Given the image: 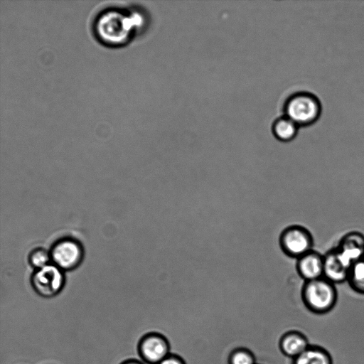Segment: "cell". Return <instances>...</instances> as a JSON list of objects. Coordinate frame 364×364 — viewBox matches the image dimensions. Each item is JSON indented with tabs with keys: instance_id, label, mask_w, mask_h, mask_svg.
Here are the masks:
<instances>
[{
	"instance_id": "cell-1",
	"label": "cell",
	"mask_w": 364,
	"mask_h": 364,
	"mask_svg": "<svg viewBox=\"0 0 364 364\" xmlns=\"http://www.w3.org/2000/svg\"><path fill=\"white\" fill-rule=\"evenodd\" d=\"M147 25L146 14L136 7L110 6L96 14L92 33L96 40L109 48L126 46Z\"/></svg>"
},
{
	"instance_id": "cell-2",
	"label": "cell",
	"mask_w": 364,
	"mask_h": 364,
	"mask_svg": "<svg viewBox=\"0 0 364 364\" xmlns=\"http://www.w3.org/2000/svg\"><path fill=\"white\" fill-rule=\"evenodd\" d=\"M338 296L336 285L324 277L304 282L301 290L304 304L316 314L330 311L335 306Z\"/></svg>"
},
{
	"instance_id": "cell-3",
	"label": "cell",
	"mask_w": 364,
	"mask_h": 364,
	"mask_svg": "<svg viewBox=\"0 0 364 364\" xmlns=\"http://www.w3.org/2000/svg\"><path fill=\"white\" fill-rule=\"evenodd\" d=\"M286 117L299 127L309 126L320 117L322 110L319 99L307 92H297L291 95L285 104Z\"/></svg>"
},
{
	"instance_id": "cell-4",
	"label": "cell",
	"mask_w": 364,
	"mask_h": 364,
	"mask_svg": "<svg viewBox=\"0 0 364 364\" xmlns=\"http://www.w3.org/2000/svg\"><path fill=\"white\" fill-rule=\"evenodd\" d=\"M279 244L285 255L296 259L314 250L311 232L299 225L286 228L280 235Z\"/></svg>"
},
{
	"instance_id": "cell-5",
	"label": "cell",
	"mask_w": 364,
	"mask_h": 364,
	"mask_svg": "<svg viewBox=\"0 0 364 364\" xmlns=\"http://www.w3.org/2000/svg\"><path fill=\"white\" fill-rule=\"evenodd\" d=\"M137 352L146 364H159L171 353L168 340L158 332H149L142 336L137 344Z\"/></svg>"
},
{
	"instance_id": "cell-6",
	"label": "cell",
	"mask_w": 364,
	"mask_h": 364,
	"mask_svg": "<svg viewBox=\"0 0 364 364\" xmlns=\"http://www.w3.org/2000/svg\"><path fill=\"white\" fill-rule=\"evenodd\" d=\"M63 284V274L60 269L55 265L48 264L39 269L32 277L34 290L45 298L56 296L62 289Z\"/></svg>"
},
{
	"instance_id": "cell-7",
	"label": "cell",
	"mask_w": 364,
	"mask_h": 364,
	"mask_svg": "<svg viewBox=\"0 0 364 364\" xmlns=\"http://www.w3.org/2000/svg\"><path fill=\"white\" fill-rule=\"evenodd\" d=\"M82 253V247L77 242L65 239L53 246L50 257L60 269H71L80 263Z\"/></svg>"
},
{
	"instance_id": "cell-8",
	"label": "cell",
	"mask_w": 364,
	"mask_h": 364,
	"mask_svg": "<svg viewBox=\"0 0 364 364\" xmlns=\"http://www.w3.org/2000/svg\"><path fill=\"white\" fill-rule=\"evenodd\" d=\"M350 267L336 247L323 255V277L336 285L347 282Z\"/></svg>"
},
{
	"instance_id": "cell-9",
	"label": "cell",
	"mask_w": 364,
	"mask_h": 364,
	"mask_svg": "<svg viewBox=\"0 0 364 364\" xmlns=\"http://www.w3.org/2000/svg\"><path fill=\"white\" fill-rule=\"evenodd\" d=\"M341 256L350 265L364 257V234L353 230L346 233L336 247Z\"/></svg>"
},
{
	"instance_id": "cell-10",
	"label": "cell",
	"mask_w": 364,
	"mask_h": 364,
	"mask_svg": "<svg viewBox=\"0 0 364 364\" xmlns=\"http://www.w3.org/2000/svg\"><path fill=\"white\" fill-rule=\"evenodd\" d=\"M296 267L304 282L323 277V255L312 250L297 259Z\"/></svg>"
},
{
	"instance_id": "cell-11",
	"label": "cell",
	"mask_w": 364,
	"mask_h": 364,
	"mask_svg": "<svg viewBox=\"0 0 364 364\" xmlns=\"http://www.w3.org/2000/svg\"><path fill=\"white\" fill-rule=\"evenodd\" d=\"M309 346L307 338L296 330H287L282 335L279 341L281 353L289 359H294Z\"/></svg>"
},
{
	"instance_id": "cell-12",
	"label": "cell",
	"mask_w": 364,
	"mask_h": 364,
	"mask_svg": "<svg viewBox=\"0 0 364 364\" xmlns=\"http://www.w3.org/2000/svg\"><path fill=\"white\" fill-rule=\"evenodd\" d=\"M291 364H331V359L324 349L309 346L302 353L291 360Z\"/></svg>"
},
{
	"instance_id": "cell-13",
	"label": "cell",
	"mask_w": 364,
	"mask_h": 364,
	"mask_svg": "<svg viewBox=\"0 0 364 364\" xmlns=\"http://www.w3.org/2000/svg\"><path fill=\"white\" fill-rule=\"evenodd\" d=\"M347 283L353 291L364 295V257L351 265Z\"/></svg>"
},
{
	"instance_id": "cell-14",
	"label": "cell",
	"mask_w": 364,
	"mask_h": 364,
	"mask_svg": "<svg viewBox=\"0 0 364 364\" xmlns=\"http://www.w3.org/2000/svg\"><path fill=\"white\" fill-rule=\"evenodd\" d=\"M299 126L287 117L277 119L273 125V132L282 141H290L297 134Z\"/></svg>"
},
{
	"instance_id": "cell-15",
	"label": "cell",
	"mask_w": 364,
	"mask_h": 364,
	"mask_svg": "<svg viewBox=\"0 0 364 364\" xmlns=\"http://www.w3.org/2000/svg\"><path fill=\"white\" fill-rule=\"evenodd\" d=\"M228 364H257L254 353L248 348L240 347L232 350L228 355Z\"/></svg>"
},
{
	"instance_id": "cell-16",
	"label": "cell",
	"mask_w": 364,
	"mask_h": 364,
	"mask_svg": "<svg viewBox=\"0 0 364 364\" xmlns=\"http://www.w3.org/2000/svg\"><path fill=\"white\" fill-rule=\"evenodd\" d=\"M49 259L50 255L43 250H36L30 256L31 264L39 269L48 265Z\"/></svg>"
},
{
	"instance_id": "cell-17",
	"label": "cell",
	"mask_w": 364,
	"mask_h": 364,
	"mask_svg": "<svg viewBox=\"0 0 364 364\" xmlns=\"http://www.w3.org/2000/svg\"><path fill=\"white\" fill-rule=\"evenodd\" d=\"M159 364H186V363L182 357L171 353Z\"/></svg>"
},
{
	"instance_id": "cell-18",
	"label": "cell",
	"mask_w": 364,
	"mask_h": 364,
	"mask_svg": "<svg viewBox=\"0 0 364 364\" xmlns=\"http://www.w3.org/2000/svg\"><path fill=\"white\" fill-rule=\"evenodd\" d=\"M120 364H145L142 360H139L136 359H128L126 360H124Z\"/></svg>"
}]
</instances>
